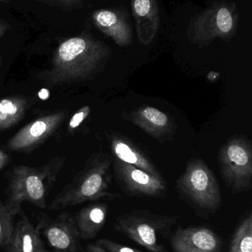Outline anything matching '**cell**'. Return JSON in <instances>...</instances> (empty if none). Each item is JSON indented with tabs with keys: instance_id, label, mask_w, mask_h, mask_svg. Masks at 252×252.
Wrapping results in <instances>:
<instances>
[{
	"instance_id": "obj_1",
	"label": "cell",
	"mask_w": 252,
	"mask_h": 252,
	"mask_svg": "<svg viewBox=\"0 0 252 252\" xmlns=\"http://www.w3.org/2000/svg\"><path fill=\"white\" fill-rule=\"evenodd\" d=\"M111 53L107 45L89 35L66 39L55 51L52 67L41 78L51 86L87 80L99 71Z\"/></svg>"
},
{
	"instance_id": "obj_2",
	"label": "cell",
	"mask_w": 252,
	"mask_h": 252,
	"mask_svg": "<svg viewBox=\"0 0 252 252\" xmlns=\"http://www.w3.org/2000/svg\"><path fill=\"white\" fill-rule=\"evenodd\" d=\"M65 163L56 157L40 166H15L10 173L4 203L12 216L23 211L22 204L29 202L36 207H48L46 200Z\"/></svg>"
},
{
	"instance_id": "obj_3",
	"label": "cell",
	"mask_w": 252,
	"mask_h": 252,
	"mask_svg": "<svg viewBox=\"0 0 252 252\" xmlns=\"http://www.w3.org/2000/svg\"><path fill=\"white\" fill-rule=\"evenodd\" d=\"M111 160L105 155L95 154L82 171L57 194L48 206V210H63L85 202L100 199L115 200L121 194L110 191Z\"/></svg>"
},
{
	"instance_id": "obj_4",
	"label": "cell",
	"mask_w": 252,
	"mask_h": 252,
	"mask_svg": "<svg viewBox=\"0 0 252 252\" xmlns=\"http://www.w3.org/2000/svg\"><path fill=\"white\" fill-rule=\"evenodd\" d=\"M179 217L136 209L121 215L113 224L115 231L121 233L150 252H168L160 237L169 238L172 227Z\"/></svg>"
},
{
	"instance_id": "obj_5",
	"label": "cell",
	"mask_w": 252,
	"mask_h": 252,
	"mask_svg": "<svg viewBox=\"0 0 252 252\" xmlns=\"http://www.w3.org/2000/svg\"><path fill=\"white\" fill-rule=\"evenodd\" d=\"M176 186L186 201L202 212L215 213L222 205L218 181L202 159H191L187 163Z\"/></svg>"
},
{
	"instance_id": "obj_6",
	"label": "cell",
	"mask_w": 252,
	"mask_h": 252,
	"mask_svg": "<svg viewBox=\"0 0 252 252\" xmlns=\"http://www.w3.org/2000/svg\"><path fill=\"white\" fill-rule=\"evenodd\" d=\"M237 25L238 13L235 4L215 2L193 17L188 36L191 42L197 45H206L217 38L228 41L234 36Z\"/></svg>"
},
{
	"instance_id": "obj_7",
	"label": "cell",
	"mask_w": 252,
	"mask_h": 252,
	"mask_svg": "<svg viewBox=\"0 0 252 252\" xmlns=\"http://www.w3.org/2000/svg\"><path fill=\"white\" fill-rule=\"evenodd\" d=\"M220 173L232 194L249 191L252 185V148L243 138H231L220 150Z\"/></svg>"
},
{
	"instance_id": "obj_8",
	"label": "cell",
	"mask_w": 252,
	"mask_h": 252,
	"mask_svg": "<svg viewBox=\"0 0 252 252\" xmlns=\"http://www.w3.org/2000/svg\"><path fill=\"white\" fill-rule=\"evenodd\" d=\"M113 170L119 187L129 197L161 198L166 195V184L163 177L153 176L116 158Z\"/></svg>"
},
{
	"instance_id": "obj_9",
	"label": "cell",
	"mask_w": 252,
	"mask_h": 252,
	"mask_svg": "<svg viewBox=\"0 0 252 252\" xmlns=\"http://www.w3.org/2000/svg\"><path fill=\"white\" fill-rule=\"evenodd\" d=\"M36 228L59 252H80V234L74 218L68 212H63L54 219L47 214H40Z\"/></svg>"
},
{
	"instance_id": "obj_10",
	"label": "cell",
	"mask_w": 252,
	"mask_h": 252,
	"mask_svg": "<svg viewBox=\"0 0 252 252\" xmlns=\"http://www.w3.org/2000/svg\"><path fill=\"white\" fill-rule=\"evenodd\" d=\"M65 112H57L39 118L22 128L8 141V148L13 151L29 152L55 132L64 118Z\"/></svg>"
},
{
	"instance_id": "obj_11",
	"label": "cell",
	"mask_w": 252,
	"mask_h": 252,
	"mask_svg": "<svg viewBox=\"0 0 252 252\" xmlns=\"http://www.w3.org/2000/svg\"><path fill=\"white\" fill-rule=\"evenodd\" d=\"M170 242L174 252H221L222 248L218 234L204 226L178 228Z\"/></svg>"
},
{
	"instance_id": "obj_12",
	"label": "cell",
	"mask_w": 252,
	"mask_h": 252,
	"mask_svg": "<svg viewBox=\"0 0 252 252\" xmlns=\"http://www.w3.org/2000/svg\"><path fill=\"white\" fill-rule=\"evenodd\" d=\"M93 19L99 31L119 46H126L132 42V31L123 11L98 10L94 13Z\"/></svg>"
},
{
	"instance_id": "obj_13",
	"label": "cell",
	"mask_w": 252,
	"mask_h": 252,
	"mask_svg": "<svg viewBox=\"0 0 252 252\" xmlns=\"http://www.w3.org/2000/svg\"><path fill=\"white\" fill-rule=\"evenodd\" d=\"M138 40L143 45L153 42L160 23V11L155 0H135L132 2Z\"/></svg>"
},
{
	"instance_id": "obj_14",
	"label": "cell",
	"mask_w": 252,
	"mask_h": 252,
	"mask_svg": "<svg viewBox=\"0 0 252 252\" xmlns=\"http://www.w3.org/2000/svg\"><path fill=\"white\" fill-rule=\"evenodd\" d=\"M130 118L135 125L159 141H165L175 129L170 118L155 107H140L131 113Z\"/></svg>"
},
{
	"instance_id": "obj_15",
	"label": "cell",
	"mask_w": 252,
	"mask_h": 252,
	"mask_svg": "<svg viewBox=\"0 0 252 252\" xmlns=\"http://www.w3.org/2000/svg\"><path fill=\"white\" fill-rule=\"evenodd\" d=\"M111 148L118 160L132 165L153 176L161 178L162 175L154 163L138 147L127 139L113 135L111 138Z\"/></svg>"
},
{
	"instance_id": "obj_16",
	"label": "cell",
	"mask_w": 252,
	"mask_h": 252,
	"mask_svg": "<svg viewBox=\"0 0 252 252\" xmlns=\"http://www.w3.org/2000/svg\"><path fill=\"white\" fill-rule=\"evenodd\" d=\"M108 213L105 203H95L85 206L76 213L74 220L82 240H93L100 232Z\"/></svg>"
},
{
	"instance_id": "obj_17",
	"label": "cell",
	"mask_w": 252,
	"mask_h": 252,
	"mask_svg": "<svg viewBox=\"0 0 252 252\" xmlns=\"http://www.w3.org/2000/svg\"><path fill=\"white\" fill-rule=\"evenodd\" d=\"M14 226L9 252H41L43 243L37 228L29 220L23 211Z\"/></svg>"
},
{
	"instance_id": "obj_18",
	"label": "cell",
	"mask_w": 252,
	"mask_h": 252,
	"mask_svg": "<svg viewBox=\"0 0 252 252\" xmlns=\"http://www.w3.org/2000/svg\"><path fill=\"white\" fill-rule=\"evenodd\" d=\"M27 101L21 97H8L0 101V130L18 123L26 111Z\"/></svg>"
},
{
	"instance_id": "obj_19",
	"label": "cell",
	"mask_w": 252,
	"mask_h": 252,
	"mask_svg": "<svg viewBox=\"0 0 252 252\" xmlns=\"http://www.w3.org/2000/svg\"><path fill=\"white\" fill-rule=\"evenodd\" d=\"M228 252H252V215L249 212L231 239Z\"/></svg>"
},
{
	"instance_id": "obj_20",
	"label": "cell",
	"mask_w": 252,
	"mask_h": 252,
	"mask_svg": "<svg viewBox=\"0 0 252 252\" xmlns=\"http://www.w3.org/2000/svg\"><path fill=\"white\" fill-rule=\"evenodd\" d=\"M14 218L0 198V248L5 252H10V245L15 226Z\"/></svg>"
},
{
	"instance_id": "obj_21",
	"label": "cell",
	"mask_w": 252,
	"mask_h": 252,
	"mask_svg": "<svg viewBox=\"0 0 252 252\" xmlns=\"http://www.w3.org/2000/svg\"><path fill=\"white\" fill-rule=\"evenodd\" d=\"M42 2L66 11L84 8V2L81 0H42Z\"/></svg>"
},
{
	"instance_id": "obj_22",
	"label": "cell",
	"mask_w": 252,
	"mask_h": 252,
	"mask_svg": "<svg viewBox=\"0 0 252 252\" xmlns=\"http://www.w3.org/2000/svg\"><path fill=\"white\" fill-rule=\"evenodd\" d=\"M95 243L107 252H143L138 249L119 244L108 238L99 239Z\"/></svg>"
},
{
	"instance_id": "obj_23",
	"label": "cell",
	"mask_w": 252,
	"mask_h": 252,
	"mask_svg": "<svg viewBox=\"0 0 252 252\" xmlns=\"http://www.w3.org/2000/svg\"><path fill=\"white\" fill-rule=\"evenodd\" d=\"M91 112V108L88 106L82 107V109L76 112V114L72 117L69 122L68 129L71 132L73 129L77 128L82 122L88 117Z\"/></svg>"
},
{
	"instance_id": "obj_24",
	"label": "cell",
	"mask_w": 252,
	"mask_h": 252,
	"mask_svg": "<svg viewBox=\"0 0 252 252\" xmlns=\"http://www.w3.org/2000/svg\"><path fill=\"white\" fill-rule=\"evenodd\" d=\"M85 252H107L96 243H91L85 248Z\"/></svg>"
},
{
	"instance_id": "obj_25",
	"label": "cell",
	"mask_w": 252,
	"mask_h": 252,
	"mask_svg": "<svg viewBox=\"0 0 252 252\" xmlns=\"http://www.w3.org/2000/svg\"><path fill=\"white\" fill-rule=\"evenodd\" d=\"M8 160H9V157H8V155L5 152L2 151V150H0V170L6 166L7 163H8Z\"/></svg>"
},
{
	"instance_id": "obj_26",
	"label": "cell",
	"mask_w": 252,
	"mask_h": 252,
	"mask_svg": "<svg viewBox=\"0 0 252 252\" xmlns=\"http://www.w3.org/2000/svg\"><path fill=\"white\" fill-rule=\"evenodd\" d=\"M9 29V26L7 23H0V38L2 37Z\"/></svg>"
},
{
	"instance_id": "obj_27",
	"label": "cell",
	"mask_w": 252,
	"mask_h": 252,
	"mask_svg": "<svg viewBox=\"0 0 252 252\" xmlns=\"http://www.w3.org/2000/svg\"><path fill=\"white\" fill-rule=\"evenodd\" d=\"M39 95L42 99H47L48 97L49 96V92L46 89H42L39 92Z\"/></svg>"
},
{
	"instance_id": "obj_28",
	"label": "cell",
	"mask_w": 252,
	"mask_h": 252,
	"mask_svg": "<svg viewBox=\"0 0 252 252\" xmlns=\"http://www.w3.org/2000/svg\"><path fill=\"white\" fill-rule=\"evenodd\" d=\"M10 2V1H2V0H0V4L1 3H8Z\"/></svg>"
},
{
	"instance_id": "obj_29",
	"label": "cell",
	"mask_w": 252,
	"mask_h": 252,
	"mask_svg": "<svg viewBox=\"0 0 252 252\" xmlns=\"http://www.w3.org/2000/svg\"><path fill=\"white\" fill-rule=\"evenodd\" d=\"M48 252V251L45 250V249H43V250H42V252Z\"/></svg>"
},
{
	"instance_id": "obj_30",
	"label": "cell",
	"mask_w": 252,
	"mask_h": 252,
	"mask_svg": "<svg viewBox=\"0 0 252 252\" xmlns=\"http://www.w3.org/2000/svg\"><path fill=\"white\" fill-rule=\"evenodd\" d=\"M1 60H1V58H0V63H1Z\"/></svg>"
}]
</instances>
